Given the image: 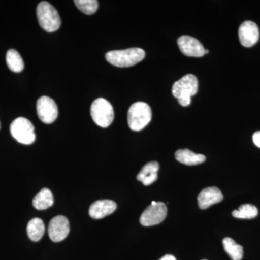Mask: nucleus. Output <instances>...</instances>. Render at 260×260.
<instances>
[{
    "label": "nucleus",
    "instance_id": "f257e3e1",
    "mask_svg": "<svg viewBox=\"0 0 260 260\" xmlns=\"http://www.w3.org/2000/svg\"><path fill=\"white\" fill-rule=\"evenodd\" d=\"M198 80L192 74H188L175 82L172 86V94L182 107L190 105L191 98L198 93Z\"/></svg>",
    "mask_w": 260,
    "mask_h": 260
},
{
    "label": "nucleus",
    "instance_id": "f03ea898",
    "mask_svg": "<svg viewBox=\"0 0 260 260\" xmlns=\"http://www.w3.org/2000/svg\"><path fill=\"white\" fill-rule=\"evenodd\" d=\"M108 62L118 68H129L140 62L145 52L140 48H130L124 50L111 51L106 54Z\"/></svg>",
    "mask_w": 260,
    "mask_h": 260
},
{
    "label": "nucleus",
    "instance_id": "7ed1b4c3",
    "mask_svg": "<svg viewBox=\"0 0 260 260\" xmlns=\"http://www.w3.org/2000/svg\"><path fill=\"white\" fill-rule=\"evenodd\" d=\"M152 119L150 106L145 102H136L129 107L127 114L128 124L133 131H140L148 125Z\"/></svg>",
    "mask_w": 260,
    "mask_h": 260
},
{
    "label": "nucleus",
    "instance_id": "20e7f679",
    "mask_svg": "<svg viewBox=\"0 0 260 260\" xmlns=\"http://www.w3.org/2000/svg\"><path fill=\"white\" fill-rule=\"evenodd\" d=\"M37 13L39 25L46 31L54 32L60 28V16L56 8L50 3L46 1L39 3Z\"/></svg>",
    "mask_w": 260,
    "mask_h": 260
},
{
    "label": "nucleus",
    "instance_id": "39448f33",
    "mask_svg": "<svg viewBox=\"0 0 260 260\" xmlns=\"http://www.w3.org/2000/svg\"><path fill=\"white\" fill-rule=\"evenodd\" d=\"M90 114L94 122L103 128L110 126L114 119V109L112 104L103 98L94 101L90 107Z\"/></svg>",
    "mask_w": 260,
    "mask_h": 260
},
{
    "label": "nucleus",
    "instance_id": "423d86ee",
    "mask_svg": "<svg viewBox=\"0 0 260 260\" xmlns=\"http://www.w3.org/2000/svg\"><path fill=\"white\" fill-rule=\"evenodd\" d=\"M10 133L18 143L23 145L32 144L36 140L35 128L26 118L15 119L10 124Z\"/></svg>",
    "mask_w": 260,
    "mask_h": 260
},
{
    "label": "nucleus",
    "instance_id": "0eeeda50",
    "mask_svg": "<svg viewBox=\"0 0 260 260\" xmlns=\"http://www.w3.org/2000/svg\"><path fill=\"white\" fill-rule=\"evenodd\" d=\"M167 215V205L161 202L153 201L142 213L140 222L144 226H153L162 223Z\"/></svg>",
    "mask_w": 260,
    "mask_h": 260
},
{
    "label": "nucleus",
    "instance_id": "6e6552de",
    "mask_svg": "<svg viewBox=\"0 0 260 260\" xmlns=\"http://www.w3.org/2000/svg\"><path fill=\"white\" fill-rule=\"evenodd\" d=\"M37 114L39 119L45 124H51L57 119L58 107L55 102L51 98H39L37 104Z\"/></svg>",
    "mask_w": 260,
    "mask_h": 260
},
{
    "label": "nucleus",
    "instance_id": "1a4fd4ad",
    "mask_svg": "<svg viewBox=\"0 0 260 260\" xmlns=\"http://www.w3.org/2000/svg\"><path fill=\"white\" fill-rule=\"evenodd\" d=\"M48 233L53 242H59L64 240L70 233L69 220L62 215L54 217L49 224Z\"/></svg>",
    "mask_w": 260,
    "mask_h": 260
},
{
    "label": "nucleus",
    "instance_id": "9d476101",
    "mask_svg": "<svg viewBox=\"0 0 260 260\" xmlns=\"http://www.w3.org/2000/svg\"><path fill=\"white\" fill-rule=\"evenodd\" d=\"M178 46L183 54L191 57H202L205 54L203 44L194 37L182 36L177 41Z\"/></svg>",
    "mask_w": 260,
    "mask_h": 260
},
{
    "label": "nucleus",
    "instance_id": "9b49d317",
    "mask_svg": "<svg viewBox=\"0 0 260 260\" xmlns=\"http://www.w3.org/2000/svg\"><path fill=\"white\" fill-rule=\"evenodd\" d=\"M239 38L243 47L249 48L255 45L259 39L257 25L249 20L244 22L239 28Z\"/></svg>",
    "mask_w": 260,
    "mask_h": 260
},
{
    "label": "nucleus",
    "instance_id": "f8f14e48",
    "mask_svg": "<svg viewBox=\"0 0 260 260\" xmlns=\"http://www.w3.org/2000/svg\"><path fill=\"white\" fill-rule=\"evenodd\" d=\"M223 199L221 191L215 186L205 188L198 195V205L200 209L205 210L211 205L220 203Z\"/></svg>",
    "mask_w": 260,
    "mask_h": 260
},
{
    "label": "nucleus",
    "instance_id": "ddd939ff",
    "mask_svg": "<svg viewBox=\"0 0 260 260\" xmlns=\"http://www.w3.org/2000/svg\"><path fill=\"white\" fill-rule=\"evenodd\" d=\"M116 204L110 200H98L90 205L89 215L93 219H102L114 213Z\"/></svg>",
    "mask_w": 260,
    "mask_h": 260
},
{
    "label": "nucleus",
    "instance_id": "4468645a",
    "mask_svg": "<svg viewBox=\"0 0 260 260\" xmlns=\"http://www.w3.org/2000/svg\"><path fill=\"white\" fill-rule=\"evenodd\" d=\"M159 164L156 161L149 162L145 164L137 176L138 180L145 186L150 185L158 179Z\"/></svg>",
    "mask_w": 260,
    "mask_h": 260
},
{
    "label": "nucleus",
    "instance_id": "2eb2a0df",
    "mask_svg": "<svg viewBox=\"0 0 260 260\" xmlns=\"http://www.w3.org/2000/svg\"><path fill=\"white\" fill-rule=\"evenodd\" d=\"M178 161L187 166L198 165L205 161V156L203 154L195 153L188 149L178 150L175 153Z\"/></svg>",
    "mask_w": 260,
    "mask_h": 260
},
{
    "label": "nucleus",
    "instance_id": "dca6fc26",
    "mask_svg": "<svg viewBox=\"0 0 260 260\" xmlns=\"http://www.w3.org/2000/svg\"><path fill=\"white\" fill-rule=\"evenodd\" d=\"M54 204V197L48 188H44L39 191L32 200V205L37 210H44L50 208Z\"/></svg>",
    "mask_w": 260,
    "mask_h": 260
},
{
    "label": "nucleus",
    "instance_id": "f3484780",
    "mask_svg": "<svg viewBox=\"0 0 260 260\" xmlns=\"http://www.w3.org/2000/svg\"><path fill=\"white\" fill-rule=\"evenodd\" d=\"M45 226L42 219L34 218L28 222L27 225V233L29 239L32 242H39L44 236Z\"/></svg>",
    "mask_w": 260,
    "mask_h": 260
},
{
    "label": "nucleus",
    "instance_id": "a211bd4d",
    "mask_svg": "<svg viewBox=\"0 0 260 260\" xmlns=\"http://www.w3.org/2000/svg\"><path fill=\"white\" fill-rule=\"evenodd\" d=\"M224 250L232 260H241L244 255V249L232 238L226 237L223 240Z\"/></svg>",
    "mask_w": 260,
    "mask_h": 260
},
{
    "label": "nucleus",
    "instance_id": "6ab92c4d",
    "mask_svg": "<svg viewBox=\"0 0 260 260\" xmlns=\"http://www.w3.org/2000/svg\"><path fill=\"white\" fill-rule=\"evenodd\" d=\"M6 62L8 68L14 73H20L24 69V62L20 54L15 49H10L6 54Z\"/></svg>",
    "mask_w": 260,
    "mask_h": 260
},
{
    "label": "nucleus",
    "instance_id": "aec40b11",
    "mask_svg": "<svg viewBox=\"0 0 260 260\" xmlns=\"http://www.w3.org/2000/svg\"><path fill=\"white\" fill-rule=\"evenodd\" d=\"M258 215V209L254 205L245 204L241 205L239 210L232 212V215L236 218L252 219L256 218Z\"/></svg>",
    "mask_w": 260,
    "mask_h": 260
},
{
    "label": "nucleus",
    "instance_id": "412c9836",
    "mask_svg": "<svg viewBox=\"0 0 260 260\" xmlns=\"http://www.w3.org/2000/svg\"><path fill=\"white\" fill-rule=\"evenodd\" d=\"M77 8L86 15H93L99 8V2L96 0H75Z\"/></svg>",
    "mask_w": 260,
    "mask_h": 260
},
{
    "label": "nucleus",
    "instance_id": "4be33fe9",
    "mask_svg": "<svg viewBox=\"0 0 260 260\" xmlns=\"http://www.w3.org/2000/svg\"><path fill=\"white\" fill-rule=\"evenodd\" d=\"M252 140L254 145L260 148V131L256 132V133L253 135Z\"/></svg>",
    "mask_w": 260,
    "mask_h": 260
},
{
    "label": "nucleus",
    "instance_id": "5701e85b",
    "mask_svg": "<svg viewBox=\"0 0 260 260\" xmlns=\"http://www.w3.org/2000/svg\"><path fill=\"white\" fill-rule=\"evenodd\" d=\"M159 260H177L174 256L171 255V254H167V255L162 256Z\"/></svg>",
    "mask_w": 260,
    "mask_h": 260
},
{
    "label": "nucleus",
    "instance_id": "b1692460",
    "mask_svg": "<svg viewBox=\"0 0 260 260\" xmlns=\"http://www.w3.org/2000/svg\"><path fill=\"white\" fill-rule=\"evenodd\" d=\"M0 128H1V124H0Z\"/></svg>",
    "mask_w": 260,
    "mask_h": 260
},
{
    "label": "nucleus",
    "instance_id": "393cba45",
    "mask_svg": "<svg viewBox=\"0 0 260 260\" xmlns=\"http://www.w3.org/2000/svg\"><path fill=\"white\" fill-rule=\"evenodd\" d=\"M203 260H207V259H203Z\"/></svg>",
    "mask_w": 260,
    "mask_h": 260
}]
</instances>
